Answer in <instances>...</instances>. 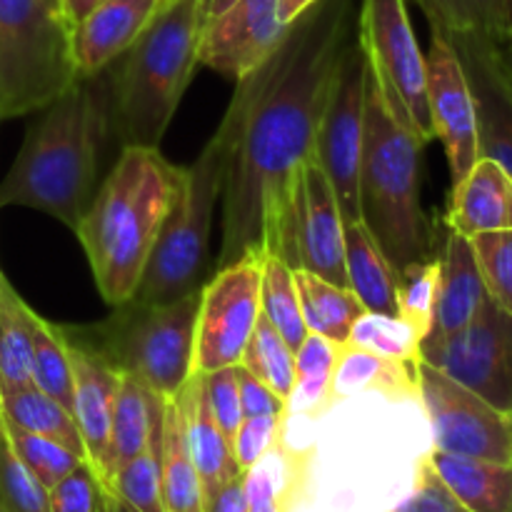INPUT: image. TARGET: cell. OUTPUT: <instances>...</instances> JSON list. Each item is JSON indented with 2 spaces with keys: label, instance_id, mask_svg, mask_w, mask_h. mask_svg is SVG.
Returning a JSON list of instances; mask_svg holds the SVG:
<instances>
[{
  "label": "cell",
  "instance_id": "9a60e30c",
  "mask_svg": "<svg viewBox=\"0 0 512 512\" xmlns=\"http://www.w3.org/2000/svg\"><path fill=\"white\" fill-rule=\"evenodd\" d=\"M425 78H428V108L433 133L443 143L450 175H453V183H458L480 158L478 118H475L473 90H470L463 60L453 43L438 30H430Z\"/></svg>",
  "mask_w": 512,
  "mask_h": 512
},
{
  "label": "cell",
  "instance_id": "bcb514c9",
  "mask_svg": "<svg viewBox=\"0 0 512 512\" xmlns=\"http://www.w3.org/2000/svg\"><path fill=\"white\" fill-rule=\"evenodd\" d=\"M285 418L283 415H263V418H243L238 433L233 438V455L240 470H248L260 458L270 453L280 443Z\"/></svg>",
  "mask_w": 512,
  "mask_h": 512
},
{
  "label": "cell",
  "instance_id": "7bdbcfd3",
  "mask_svg": "<svg viewBox=\"0 0 512 512\" xmlns=\"http://www.w3.org/2000/svg\"><path fill=\"white\" fill-rule=\"evenodd\" d=\"M203 375V388L205 398H208L210 413H213L215 423L225 433V438L233 445L235 433H238L240 423H243V405H240V378H238V365L230 368L213 370V373H200Z\"/></svg>",
  "mask_w": 512,
  "mask_h": 512
},
{
  "label": "cell",
  "instance_id": "d6986e66",
  "mask_svg": "<svg viewBox=\"0 0 512 512\" xmlns=\"http://www.w3.org/2000/svg\"><path fill=\"white\" fill-rule=\"evenodd\" d=\"M438 263V288H435L433 313H430L428 333L423 340L448 338L463 330L465 325L473 323L488 300V290H485L483 275H480L468 238L448 230Z\"/></svg>",
  "mask_w": 512,
  "mask_h": 512
},
{
  "label": "cell",
  "instance_id": "9c48e42d",
  "mask_svg": "<svg viewBox=\"0 0 512 512\" xmlns=\"http://www.w3.org/2000/svg\"><path fill=\"white\" fill-rule=\"evenodd\" d=\"M358 40L385 103L423 143H430L435 133L428 108L425 53L415 38L408 3L360 0Z\"/></svg>",
  "mask_w": 512,
  "mask_h": 512
},
{
  "label": "cell",
  "instance_id": "8d00e7d4",
  "mask_svg": "<svg viewBox=\"0 0 512 512\" xmlns=\"http://www.w3.org/2000/svg\"><path fill=\"white\" fill-rule=\"evenodd\" d=\"M0 423H3L8 443L13 445L20 463L35 475V480H38L45 490L53 488V485L60 483L65 475L73 473L80 463H85V458L75 455L73 450H68L65 445L55 443V440L50 438H43V435L28 433V430L23 428H15V425H10L3 415H0Z\"/></svg>",
  "mask_w": 512,
  "mask_h": 512
},
{
  "label": "cell",
  "instance_id": "8fae6325",
  "mask_svg": "<svg viewBox=\"0 0 512 512\" xmlns=\"http://www.w3.org/2000/svg\"><path fill=\"white\" fill-rule=\"evenodd\" d=\"M415 395L425 410L433 448L463 458L512 465V418L415 358Z\"/></svg>",
  "mask_w": 512,
  "mask_h": 512
},
{
  "label": "cell",
  "instance_id": "cb8c5ba5",
  "mask_svg": "<svg viewBox=\"0 0 512 512\" xmlns=\"http://www.w3.org/2000/svg\"><path fill=\"white\" fill-rule=\"evenodd\" d=\"M425 458L470 512H512V465L435 448Z\"/></svg>",
  "mask_w": 512,
  "mask_h": 512
},
{
  "label": "cell",
  "instance_id": "7a4b0ae2",
  "mask_svg": "<svg viewBox=\"0 0 512 512\" xmlns=\"http://www.w3.org/2000/svg\"><path fill=\"white\" fill-rule=\"evenodd\" d=\"M25 133L0 183V208L20 205L78 228L100 185V158L110 135L108 75H78Z\"/></svg>",
  "mask_w": 512,
  "mask_h": 512
},
{
  "label": "cell",
  "instance_id": "e575fe53",
  "mask_svg": "<svg viewBox=\"0 0 512 512\" xmlns=\"http://www.w3.org/2000/svg\"><path fill=\"white\" fill-rule=\"evenodd\" d=\"M240 368L275 390L280 398L290 400L295 388V350L278 335V330L260 315L253 335L245 345Z\"/></svg>",
  "mask_w": 512,
  "mask_h": 512
},
{
  "label": "cell",
  "instance_id": "1f68e13d",
  "mask_svg": "<svg viewBox=\"0 0 512 512\" xmlns=\"http://www.w3.org/2000/svg\"><path fill=\"white\" fill-rule=\"evenodd\" d=\"M165 423V418H163ZM163 423L153 430L143 453L113 473L105 488L138 512H165L163 500Z\"/></svg>",
  "mask_w": 512,
  "mask_h": 512
},
{
  "label": "cell",
  "instance_id": "11a10c76",
  "mask_svg": "<svg viewBox=\"0 0 512 512\" xmlns=\"http://www.w3.org/2000/svg\"><path fill=\"white\" fill-rule=\"evenodd\" d=\"M235 0H203V10H205V23L215 15H220L223 10H228Z\"/></svg>",
  "mask_w": 512,
  "mask_h": 512
},
{
  "label": "cell",
  "instance_id": "f907efd6",
  "mask_svg": "<svg viewBox=\"0 0 512 512\" xmlns=\"http://www.w3.org/2000/svg\"><path fill=\"white\" fill-rule=\"evenodd\" d=\"M100 3L103 0H60V13H63V20L68 23V28L75 30Z\"/></svg>",
  "mask_w": 512,
  "mask_h": 512
},
{
  "label": "cell",
  "instance_id": "83f0119b",
  "mask_svg": "<svg viewBox=\"0 0 512 512\" xmlns=\"http://www.w3.org/2000/svg\"><path fill=\"white\" fill-rule=\"evenodd\" d=\"M165 512H203V485L185 443V415L175 398L165 400L163 423Z\"/></svg>",
  "mask_w": 512,
  "mask_h": 512
},
{
  "label": "cell",
  "instance_id": "4dcf8cb0",
  "mask_svg": "<svg viewBox=\"0 0 512 512\" xmlns=\"http://www.w3.org/2000/svg\"><path fill=\"white\" fill-rule=\"evenodd\" d=\"M260 315L278 330L280 338L298 350L308 338L303 310H300L295 270L278 255H263V275H260Z\"/></svg>",
  "mask_w": 512,
  "mask_h": 512
},
{
  "label": "cell",
  "instance_id": "484cf974",
  "mask_svg": "<svg viewBox=\"0 0 512 512\" xmlns=\"http://www.w3.org/2000/svg\"><path fill=\"white\" fill-rule=\"evenodd\" d=\"M295 288H298L300 310H303L308 333L345 348L353 325L358 323L360 315H365L363 303L355 298L353 290L305 273V270H295Z\"/></svg>",
  "mask_w": 512,
  "mask_h": 512
},
{
  "label": "cell",
  "instance_id": "44dd1931",
  "mask_svg": "<svg viewBox=\"0 0 512 512\" xmlns=\"http://www.w3.org/2000/svg\"><path fill=\"white\" fill-rule=\"evenodd\" d=\"M445 223L463 238L512 230V175L493 158L480 155L453 183Z\"/></svg>",
  "mask_w": 512,
  "mask_h": 512
},
{
  "label": "cell",
  "instance_id": "ee69618b",
  "mask_svg": "<svg viewBox=\"0 0 512 512\" xmlns=\"http://www.w3.org/2000/svg\"><path fill=\"white\" fill-rule=\"evenodd\" d=\"M393 512H470L453 495V490L440 480L428 458L418 463V473H415V485L405 500L395 505Z\"/></svg>",
  "mask_w": 512,
  "mask_h": 512
},
{
  "label": "cell",
  "instance_id": "680465c9",
  "mask_svg": "<svg viewBox=\"0 0 512 512\" xmlns=\"http://www.w3.org/2000/svg\"><path fill=\"white\" fill-rule=\"evenodd\" d=\"M168 3H173V0H160V8H163V5H168Z\"/></svg>",
  "mask_w": 512,
  "mask_h": 512
},
{
  "label": "cell",
  "instance_id": "8992f818",
  "mask_svg": "<svg viewBox=\"0 0 512 512\" xmlns=\"http://www.w3.org/2000/svg\"><path fill=\"white\" fill-rule=\"evenodd\" d=\"M425 143L385 103L373 73L365 75V138L360 160V220L395 273L433 260V225L420 203Z\"/></svg>",
  "mask_w": 512,
  "mask_h": 512
},
{
  "label": "cell",
  "instance_id": "6f0895ef",
  "mask_svg": "<svg viewBox=\"0 0 512 512\" xmlns=\"http://www.w3.org/2000/svg\"><path fill=\"white\" fill-rule=\"evenodd\" d=\"M45 5H48L50 10H55V13H58L60 18H63V13H60V0H45Z\"/></svg>",
  "mask_w": 512,
  "mask_h": 512
},
{
  "label": "cell",
  "instance_id": "d6a6232c",
  "mask_svg": "<svg viewBox=\"0 0 512 512\" xmlns=\"http://www.w3.org/2000/svg\"><path fill=\"white\" fill-rule=\"evenodd\" d=\"M340 348L320 335L308 333L298 350H295V388L288 400V413L315 415L318 410L333 403L330 385H333L335 365H338Z\"/></svg>",
  "mask_w": 512,
  "mask_h": 512
},
{
  "label": "cell",
  "instance_id": "277c9868",
  "mask_svg": "<svg viewBox=\"0 0 512 512\" xmlns=\"http://www.w3.org/2000/svg\"><path fill=\"white\" fill-rule=\"evenodd\" d=\"M288 35V33H285ZM285 53V38L270 53L268 60L258 65L253 73L235 83L223 120L210 135L198 160L183 170L178 198H175L170 218L160 233L143 280L135 290V303H168L203 288L213 273L210 263V230H213L215 205L223 198L225 180L233 163L235 145L240 128L253 110L255 100L270 83Z\"/></svg>",
  "mask_w": 512,
  "mask_h": 512
},
{
  "label": "cell",
  "instance_id": "db71d44e",
  "mask_svg": "<svg viewBox=\"0 0 512 512\" xmlns=\"http://www.w3.org/2000/svg\"><path fill=\"white\" fill-rule=\"evenodd\" d=\"M103 512H138V510H133L128 503H123L118 495L110 493V490L103 485Z\"/></svg>",
  "mask_w": 512,
  "mask_h": 512
},
{
  "label": "cell",
  "instance_id": "4fadbf2b",
  "mask_svg": "<svg viewBox=\"0 0 512 512\" xmlns=\"http://www.w3.org/2000/svg\"><path fill=\"white\" fill-rule=\"evenodd\" d=\"M263 255L250 253L225 268H215L200 288L193 373H213L243 360L260 318Z\"/></svg>",
  "mask_w": 512,
  "mask_h": 512
},
{
  "label": "cell",
  "instance_id": "ab89813d",
  "mask_svg": "<svg viewBox=\"0 0 512 512\" xmlns=\"http://www.w3.org/2000/svg\"><path fill=\"white\" fill-rule=\"evenodd\" d=\"M0 508L5 512H50L48 490L20 463L0 423Z\"/></svg>",
  "mask_w": 512,
  "mask_h": 512
},
{
  "label": "cell",
  "instance_id": "ac0fdd59",
  "mask_svg": "<svg viewBox=\"0 0 512 512\" xmlns=\"http://www.w3.org/2000/svg\"><path fill=\"white\" fill-rule=\"evenodd\" d=\"M463 60L478 118V150L512 175V90L495 65L490 43L483 35L448 38Z\"/></svg>",
  "mask_w": 512,
  "mask_h": 512
},
{
  "label": "cell",
  "instance_id": "91938a15",
  "mask_svg": "<svg viewBox=\"0 0 512 512\" xmlns=\"http://www.w3.org/2000/svg\"><path fill=\"white\" fill-rule=\"evenodd\" d=\"M0 512H5V510H3V508H0Z\"/></svg>",
  "mask_w": 512,
  "mask_h": 512
},
{
  "label": "cell",
  "instance_id": "7c38bea8",
  "mask_svg": "<svg viewBox=\"0 0 512 512\" xmlns=\"http://www.w3.org/2000/svg\"><path fill=\"white\" fill-rule=\"evenodd\" d=\"M418 360L512 418V315L490 298L463 330L423 340Z\"/></svg>",
  "mask_w": 512,
  "mask_h": 512
},
{
  "label": "cell",
  "instance_id": "e0dca14e",
  "mask_svg": "<svg viewBox=\"0 0 512 512\" xmlns=\"http://www.w3.org/2000/svg\"><path fill=\"white\" fill-rule=\"evenodd\" d=\"M63 335L68 340L70 363H73V418L83 440L85 460L95 468L100 483L108 485L113 475L110 420H113V400L120 370L103 353L70 338L65 328Z\"/></svg>",
  "mask_w": 512,
  "mask_h": 512
},
{
  "label": "cell",
  "instance_id": "f546056e",
  "mask_svg": "<svg viewBox=\"0 0 512 512\" xmlns=\"http://www.w3.org/2000/svg\"><path fill=\"white\" fill-rule=\"evenodd\" d=\"M363 390H383V393H413L415 395V363L380 358L368 350L345 345L340 348L338 365L330 385V398L345 400Z\"/></svg>",
  "mask_w": 512,
  "mask_h": 512
},
{
  "label": "cell",
  "instance_id": "d4e9b609",
  "mask_svg": "<svg viewBox=\"0 0 512 512\" xmlns=\"http://www.w3.org/2000/svg\"><path fill=\"white\" fill-rule=\"evenodd\" d=\"M165 418V398L150 390L143 380L120 370L118 390L113 400V420H110V453H113V473L143 453L153 430ZM113 478V475H110Z\"/></svg>",
  "mask_w": 512,
  "mask_h": 512
},
{
  "label": "cell",
  "instance_id": "6da1fadb",
  "mask_svg": "<svg viewBox=\"0 0 512 512\" xmlns=\"http://www.w3.org/2000/svg\"><path fill=\"white\" fill-rule=\"evenodd\" d=\"M355 33V0H318L290 23L280 68L240 128L223 190V243L213 270L278 248L295 175L313 158L340 55Z\"/></svg>",
  "mask_w": 512,
  "mask_h": 512
},
{
  "label": "cell",
  "instance_id": "f5cc1de1",
  "mask_svg": "<svg viewBox=\"0 0 512 512\" xmlns=\"http://www.w3.org/2000/svg\"><path fill=\"white\" fill-rule=\"evenodd\" d=\"M315 3H318V0H278L280 23H283V25L295 23V20H298L300 15L305 13V10L313 8Z\"/></svg>",
  "mask_w": 512,
  "mask_h": 512
},
{
  "label": "cell",
  "instance_id": "5bb4252c",
  "mask_svg": "<svg viewBox=\"0 0 512 512\" xmlns=\"http://www.w3.org/2000/svg\"><path fill=\"white\" fill-rule=\"evenodd\" d=\"M293 270L348 288L345 275V220L338 198L313 158L298 168L288 218L275 253Z\"/></svg>",
  "mask_w": 512,
  "mask_h": 512
},
{
  "label": "cell",
  "instance_id": "9f6ffc18",
  "mask_svg": "<svg viewBox=\"0 0 512 512\" xmlns=\"http://www.w3.org/2000/svg\"><path fill=\"white\" fill-rule=\"evenodd\" d=\"M505 38H512V0H505Z\"/></svg>",
  "mask_w": 512,
  "mask_h": 512
},
{
  "label": "cell",
  "instance_id": "d590c367",
  "mask_svg": "<svg viewBox=\"0 0 512 512\" xmlns=\"http://www.w3.org/2000/svg\"><path fill=\"white\" fill-rule=\"evenodd\" d=\"M293 488L295 465L280 443L253 468L245 470L248 512H288Z\"/></svg>",
  "mask_w": 512,
  "mask_h": 512
},
{
  "label": "cell",
  "instance_id": "5b68a950",
  "mask_svg": "<svg viewBox=\"0 0 512 512\" xmlns=\"http://www.w3.org/2000/svg\"><path fill=\"white\" fill-rule=\"evenodd\" d=\"M203 0H173L158 8L135 43L105 68L110 135L120 145L160 148L168 125L200 65Z\"/></svg>",
  "mask_w": 512,
  "mask_h": 512
},
{
  "label": "cell",
  "instance_id": "7dc6e473",
  "mask_svg": "<svg viewBox=\"0 0 512 512\" xmlns=\"http://www.w3.org/2000/svg\"><path fill=\"white\" fill-rule=\"evenodd\" d=\"M240 378V405L245 418H263V415H283L288 418V400L280 398L270 385L250 375L238 365Z\"/></svg>",
  "mask_w": 512,
  "mask_h": 512
},
{
  "label": "cell",
  "instance_id": "ffe728a7",
  "mask_svg": "<svg viewBox=\"0 0 512 512\" xmlns=\"http://www.w3.org/2000/svg\"><path fill=\"white\" fill-rule=\"evenodd\" d=\"M160 0H103L73 30L75 73L95 75L110 68L158 13Z\"/></svg>",
  "mask_w": 512,
  "mask_h": 512
},
{
  "label": "cell",
  "instance_id": "b9f144b4",
  "mask_svg": "<svg viewBox=\"0 0 512 512\" xmlns=\"http://www.w3.org/2000/svg\"><path fill=\"white\" fill-rule=\"evenodd\" d=\"M50 512H103V483L85 460L48 490Z\"/></svg>",
  "mask_w": 512,
  "mask_h": 512
},
{
  "label": "cell",
  "instance_id": "3957f363",
  "mask_svg": "<svg viewBox=\"0 0 512 512\" xmlns=\"http://www.w3.org/2000/svg\"><path fill=\"white\" fill-rule=\"evenodd\" d=\"M183 170L160 148L125 145L73 230L100 298L113 308L133 300L178 198Z\"/></svg>",
  "mask_w": 512,
  "mask_h": 512
},
{
  "label": "cell",
  "instance_id": "603a6c76",
  "mask_svg": "<svg viewBox=\"0 0 512 512\" xmlns=\"http://www.w3.org/2000/svg\"><path fill=\"white\" fill-rule=\"evenodd\" d=\"M345 275L348 288L363 303L365 313L400 318V278L363 220L345 223Z\"/></svg>",
  "mask_w": 512,
  "mask_h": 512
},
{
  "label": "cell",
  "instance_id": "f35d334b",
  "mask_svg": "<svg viewBox=\"0 0 512 512\" xmlns=\"http://www.w3.org/2000/svg\"><path fill=\"white\" fill-rule=\"evenodd\" d=\"M483 275L488 298L512 315V230L468 238Z\"/></svg>",
  "mask_w": 512,
  "mask_h": 512
},
{
  "label": "cell",
  "instance_id": "4316f807",
  "mask_svg": "<svg viewBox=\"0 0 512 512\" xmlns=\"http://www.w3.org/2000/svg\"><path fill=\"white\" fill-rule=\"evenodd\" d=\"M0 415L15 428L55 440V443L73 450L75 455L85 458L83 440H80L73 413L65 410L58 400L45 395L40 388H35L33 383L0 390Z\"/></svg>",
  "mask_w": 512,
  "mask_h": 512
},
{
  "label": "cell",
  "instance_id": "681fc988",
  "mask_svg": "<svg viewBox=\"0 0 512 512\" xmlns=\"http://www.w3.org/2000/svg\"><path fill=\"white\" fill-rule=\"evenodd\" d=\"M485 38L498 43L505 40V0H478Z\"/></svg>",
  "mask_w": 512,
  "mask_h": 512
},
{
  "label": "cell",
  "instance_id": "f6af8a7d",
  "mask_svg": "<svg viewBox=\"0 0 512 512\" xmlns=\"http://www.w3.org/2000/svg\"><path fill=\"white\" fill-rule=\"evenodd\" d=\"M428 18L430 30H438L445 38L458 35H483L478 0H415Z\"/></svg>",
  "mask_w": 512,
  "mask_h": 512
},
{
  "label": "cell",
  "instance_id": "f1b7e54d",
  "mask_svg": "<svg viewBox=\"0 0 512 512\" xmlns=\"http://www.w3.org/2000/svg\"><path fill=\"white\" fill-rule=\"evenodd\" d=\"M35 310L0 275V390L33 383Z\"/></svg>",
  "mask_w": 512,
  "mask_h": 512
},
{
  "label": "cell",
  "instance_id": "60d3db41",
  "mask_svg": "<svg viewBox=\"0 0 512 512\" xmlns=\"http://www.w3.org/2000/svg\"><path fill=\"white\" fill-rule=\"evenodd\" d=\"M438 255L433 260L413 265L405 273H400L398 283V305L400 318L408 320L420 338H425L430 325V313L435 303V288H438Z\"/></svg>",
  "mask_w": 512,
  "mask_h": 512
},
{
  "label": "cell",
  "instance_id": "94428289",
  "mask_svg": "<svg viewBox=\"0 0 512 512\" xmlns=\"http://www.w3.org/2000/svg\"><path fill=\"white\" fill-rule=\"evenodd\" d=\"M0 275H3V273H0Z\"/></svg>",
  "mask_w": 512,
  "mask_h": 512
},
{
  "label": "cell",
  "instance_id": "ba28073f",
  "mask_svg": "<svg viewBox=\"0 0 512 512\" xmlns=\"http://www.w3.org/2000/svg\"><path fill=\"white\" fill-rule=\"evenodd\" d=\"M75 78L68 23L45 0H0V120L38 113Z\"/></svg>",
  "mask_w": 512,
  "mask_h": 512
},
{
  "label": "cell",
  "instance_id": "2e32d148",
  "mask_svg": "<svg viewBox=\"0 0 512 512\" xmlns=\"http://www.w3.org/2000/svg\"><path fill=\"white\" fill-rule=\"evenodd\" d=\"M288 28L278 18V0H235L205 23L198 60L238 83L270 58Z\"/></svg>",
  "mask_w": 512,
  "mask_h": 512
},
{
  "label": "cell",
  "instance_id": "74e56055",
  "mask_svg": "<svg viewBox=\"0 0 512 512\" xmlns=\"http://www.w3.org/2000/svg\"><path fill=\"white\" fill-rule=\"evenodd\" d=\"M420 333L403 318H390V315L365 313L350 330L348 345L380 358L398 360V363H415L420 348Z\"/></svg>",
  "mask_w": 512,
  "mask_h": 512
},
{
  "label": "cell",
  "instance_id": "c3c4849f",
  "mask_svg": "<svg viewBox=\"0 0 512 512\" xmlns=\"http://www.w3.org/2000/svg\"><path fill=\"white\" fill-rule=\"evenodd\" d=\"M203 512H248V495H245V473L235 475L225 485H220L213 495L203 500Z\"/></svg>",
  "mask_w": 512,
  "mask_h": 512
},
{
  "label": "cell",
  "instance_id": "52a82bcc",
  "mask_svg": "<svg viewBox=\"0 0 512 512\" xmlns=\"http://www.w3.org/2000/svg\"><path fill=\"white\" fill-rule=\"evenodd\" d=\"M198 308L200 290L168 303L128 300L105 323L65 328V333L170 400L193 378Z\"/></svg>",
  "mask_w": 512,
  "mask_h": 512
},
{
  "label": "cell",
  "instance_id": "836d02e7",
  "mask_svg": "<svg viewBox=\"0 0 512 512\" xmlns=\"http://www.w3.org/2000/svg\"><path fill=\"white\" fill-rule=\"evenodd\" d=\"M33 385L73 413V363L63 328L35 313L33 318Z\"/></svg>",
  "mask_w": 512,
  "mask_h": 512
},
{
  "label": "cell",
  "instance_id": "7402d4cb",
  "mask_svg": "<svg viewBox=\"0 0 512 512\" xmlns=\"http://www.w3.org/2000/svg\"><path fill=\"white\" fill-rule=\"evenodd\" d=\"M185 415V443H188L190 460L198 470L200 485H203V500L213 495L220 485L240 475L238 460L233 455V445L225 438L220 425L210 413L208 398H205L203 375L193 373L185 388L175 395Z\"/></svg>",
  "mask_w": 512,
  "mask_h": 512
},
{
  "label": "cell",
  "instance_id": "816d5d0a",
  "mask_svg": "<svg viewBox=\"0 0 512 512\" xmlns=\"http://www.w3.org/2000/svg\"><path fill=\"white\" fill-rule=\"evenodd\" d=\"M490 53H493V60L495 65H498L500 75H503L505 83H508L512 90V38L490 43Z\"/></svg>",
  "mask_w": 512,
  "mask_h": 512
},
{
  "label": "cell",
  "instance_id": "30bf717a",
  "mask_svg": "<svg viewBox=\"0 0 512 512\" xmlns=\"http://www.w3.org/2000/svg\"><path fill=\"white\" fill-rule=\"evenodd\" d=\"M365 75L368 60L355 33L340 55L313 148V160L333 185L345 223L360 220L358 183L365 138Z\"/></svg>",
  "mask_w": 512,
  "mask_h": 512
}]
</instances>
